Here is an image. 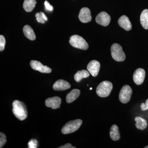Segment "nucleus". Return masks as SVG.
I'll return each mask as SVG.
<instances>
[{
    "label": "nucleus",
    "instance_id": "6ab92c4d",
    "mask_svg": "<svg viewBox=\"0 0 148 148\" xmlns=\"http://www.w3.org/2000/svg\"><path fill=\"white\" fill-rule=\"evenodd\" d=\"M140 22L143 28L148 29V10L145 9L140 15Z\"/></svg>",
    "mask_w": 148,
    "mask_h": 148
},
{
    "label": "nucleus",
    "instance_id": "c85d7f7f",
    "mask_svg": "<svg viewBox=\"0 0 148 148\" xmlns=\"http://www.w3.org/2000/svg\"><path fill=\"white\" fill-rule=\"evenodd\" d=\"M145 148H148V146H146L145 147Z\"/></svg>",
    "mask_w": 148,
    "mask_h": 148
},
{
    "label": "nucleus",
    "instance_id": "b1692460",
    "mask_svg": "<svg viewBox=\"0 0 148 148\" xmlns=\"http://www.w3.org/2000/svg\"><path fill=\"white\" fill-rule=\"evenodd\" d=\"M5 42V38L3 35H1L0 36V51H3L4 49Z\"/></svg>",
    "mask_w": 148,
    "mask_h": 148
},
{
    "label": "nucleus",
    "instance_id": "0eeeda50",
    "mask_svg": "<svg viewBox=\"0 0 148 148\" xmlns=\"http://www.w3.org/2000/svg\"><path fill=\"white\" fill-rule=\"evenodd\" d=\"M30 66L35 71H38L42 73H51V69L47 66H44L39 61L32 60L30 62Z\"/></svg>",
    "mask_w": 148,
    "mask_h": 148
},
{
    "label": "nucleus",
    "instance_id": "9b49d317",
    "mask_svg": "<svg viewBox=\"0 0 148 148\" xmlns=\"http://www.w3.org/2000/svg\"><path fill=\"white\" fill-rule=\"evenodd\" d=\"M100 67L101 65L98 61L92 60L88 65L87 69L88 71L92 76L96 77L98 75L100 71Z\"/></svg>",
    "mask_w": 148,
    "mask_h": 148
},
{
    "label": "nucleus",
    "instance_id": "1a4fd4ad",
    "mask_svg": "<svg viewBox=\"0 0 148 148\" xmlns=\"http://www.w3.org/2000/svg\"><path fill=\"white\" fill-rule=\"evenodd\" d=\"M145 75V71L144 69L141 68L137 69L133 74V79L134 82L138 85L142 84L144 82Z\"/></svg>",
    "mask_w": 148,
    "mask_h": 148
},
{
    "label": "nucleus",
    "instance_id": "412c9836",
    "mask_svg": "<svg viewBox=\"0 0 148 148\" xmlns=\"http://www.w3.org/2000/svg\"><path fill=\"white\" fill-rule=\"evenodd\" d=\"M90 75V73L86 70L78 71L74 75V79L77 82H80L83 78H86Z\"/></svg>",
    "mask_w": 148,
    "mask_h": 148
},
{
    "label": "nucleus",
    "instance_id": "ddd939ff",
    "mask_svg": "<svg viewBox=\"0 0 148 148\" xmlns=\"http://www.w3.org/2000/svg\"><path fill=\"white\" fill-rule=\"evenodd\" d=\"M71 85L68 82L63 79H59L56 81L53 86L54 90L62 91L71 88Z\"/></svg>",
    "mask_w": 148,
    "mask_h": 148
},
{
    "label": "nucleus",
    "instance_id": "a211bd4d",
    "mask_svg": "<svg viewBox=\"0 0 148 148\" xmlns=\"http://www.w3.org/2000/svg\"><path fill=\"white\" fill-rule=\"evenodd\" d=\"M36 3V0H24L23 8L27 12H31L35 8Z\"/></svg>",
    "mask_w": 148,
    "mask_h": 148
},
{
    "label": "nucleus",
    "instance_id": "6e6552de",
    "mask_svg": "<svg viewBox=\"0 0 148 148\" xmlns=\"http://www.w3.org/2000/svg\"><path fill=\"white\" fill-rule=\"evenodd\" d=\"M95 21L98 24L106 27L110 24L111 17L106 12H102L98 14L95 18Z\"/></svg>",
    "mask_w": 148,
    "mask_h": 148
},
{
    "label": "nucleus",
    "instance_id": "aec40b11",
    "mask_svg": "<svg viewBox=\"0 0 148 148\" xmlns=\"http://www.w3.org/2000/svg\"><path fill=\"white\" fill-rule=\"evenodd\" d=\"M135 121L136 122V127L138 129L143 130L145 129L147 126V122L141 117L137 116L135 118Z\"/></svg>",
    "mask_w": 148,
    "mask_h": 148
},
{
    "label": "nucleus",
    "instance_id": "5701e85b",
    "mask_svg": "<svg viewBox=\"0 0 148 148\" xmlns=\"http://www.w3.org/2000/svg\"><path fill=\"white\" fill-rule=\"evenodd\" d=\"M7 142L6 135L2 132L0 133V148H2Z\"/></svg>",
    "mask_w": 148,
    "mask_h": 148
},
{
    "label": "nucleus",
    "instance_id": "9d476101",
    "mask_svg": "<svg viewBox=\"0 0 148 148\" xmlns=\"http://www.w3.org/2000/svg\"><path fill=\"white\" fill-rule=\"evenodd\" d=\"M79 18L82 23H86L91 21L92 17L89 9L86 7L81 9L79 14Z\"/></svg>",
    "mask_w": 148,
    "mask_h": 148
},
{
    "label": "nucleus",
    "instance_id": "c756f323",
    "mask_svg": "<svg viewBox=\"0 0 148 148\" xmlns=\"http://www.w3.org/2000/svg\"><path fill=\"white\" fill-rule=\"evenodd\" d=\"M92 88H90V90H92Z\"/></svg>",
    "mask_w": 148,
    "mask_h": 148
},
{
    "label": "nucleus",
    "instance_id": "f8f14e48",
    "mask_svg": "<svg viewBox=\"0 0 148 148\" xmlns=\"http://www.w3.org/2000/svg\"><path fill=\"white\" fill-rule=\"evenodd\" d=\"M61 103V98L57 96L47 98L46 100V106L52 109H56L60 108Z\"/></svg>",
    "mask_w": 148,
    "mask_h": 148
},
{
    "label": "nucleus",
    "instance_id": "39448f33",
    "mask_svg": "<svg viewBox=\"0 0 148 148\" xmlns=\"http://www.w3.org/2000/svg\"><path fill=\"white\" fill-rule=\"evenodd\" d=\"M111 50L112 57L114 60L118 62H122L125 60V54L121 46L119 44H114L111 47Z\"/></svg>",
    "mask_w": 148,
    "mask_h": 148
},
{
    "label": "nucleus",
    "instance_id": "bb28decb",
    "mask_svg": "<svg viewBox=\"0 0 148 148\" xmlns=\"http://www.w3.org/2000/svg\"><path fill=\"white\" fill-rule=\"evenodd\" d=\"M141 108L143 111H146L148 110V99H147L145 103H142L141 105Z\"/></svg>",
    "mask_w": 148,
    "mask_h": 148
},
{
    "label": "nucleus",
    "instance_id": "f03ea898",
    "mask_svg": "<svg viewBox=\"0 0 148 148\" xmlns=\"http://www.w3.org/2000/svg\"><path fill=\"white\" fill-rule=\"evenodd\" d=\"M113 88V84L110 82L104 81L101 82L96 88L97 95L102 98H106L110 94Z\"/></svg>",
    "mask_w": 148,
    "mask_h": 148
},
{
    "label": "nucleus",
    "instance_id": "423d86ee",
    "mask_svg": "<svg viewBox=\"0 0 148 148\" xmlns=\"http://www.w3.org/2000/svg\"><path fill=\"white\" fill-rule=\"evenodd\" d=\"M132 88L127 85H125L122 88L119 95L120 101L123 104L128 103L130 101L132 95Z\"/></svg>",
    "mask_w": 148,
    "mask_h": 148
},
{
    "label": "nucleus",
    "instance_id": "f3484780",
    "mask_svg": "<svg viewBox=\"0 0 148 148\" xmlns=\"http://www.w3.org/2000/svg\"><path fill=\"white\" fill-rule=\"evenodd\" d=\"M110 136L114 141H117L120 138V134L119 127L116 125H113L110 130Z\"/></svg>",
    "mask_w": 148,
    "mask_h": 148
},
{
    "label": "nucleus",
    "instance_id": "4468645a",
    "mask_svg": "<svg viewBox=\"0 0 148 148\" xmlns=\"http://www.w3.org/2000/svg\"><path fill=\"white\" fill-rule=\"evenodd\" d=\"M118 23L119 26L126 31H130L132 29V24L129 18L125 15H123L119 18Z\"/></svg>",
    "mask_w": 148,
    "mask_h": 148
},
{
    "label": "nucleus",
    "instance_id": "cd10ccee",
    "mask_svg": "<svg viewBox=\"0 0 148 148\" xmlns=\"http://www.w3.org/2000/svg\"><path fill=\"white\" fill-rule=\"evenodd\" d=\"M59 148H75V147H73L72 145L70 143H67L64 145L61 146L59 147Z\"/></svg>",
    "mask_w": 148,
    "mask_h": 148
},
{
    "label": "nucleus",
    "instance_id": "2eb2a0df",
    "mask_svg": "<svg viewBox=\"0 0 148 148\" xmlns=\"http://www.w3.org/2000/svg\"><path fill=\"white\" fill-rule=\"evenodd\" d=\"M80 94V90L79 89L72 90L66 96V101L68 103H71L77 99Z\"/></svg>",
    "mask_w": 148,
    "mask_h": 148
},
{
    "label": "nucleus",
    "instance_id": "393cba45",
    "mask_svg": "<svg viewBox=\"0 0 148 148\" xmlns=\"http://www.w3.org/2000/svg\"><path fill=\"white\" fill-rule=\"evenodd\" d=\"M29 148H36L38 147V141L35 139H32L29 141Z\"/></svg>",
    "mask_w": 148,
    "mask_h": 148
},
{
    "label": "nucleus",
    "instance_id": "20e7f679",
    "mask_svg": "<svg viewBox=\"0 0 148 148\" xmlns=\"http://www.w3.org/2000/svg\"><path fill=\"white\" fill-rule=\"evenodd\" d=\"M69 43L73 47L82 50H86L88 48V44L85 40L78 35H73L70 37Z\"/></svg>",
    "mask_w": 148,
    "mask_h": 148
},
{
    "label": "nucleus",
    "instance_id": "7ed1b4c3",
    "mask_svg": "<svg viewBox=\"0 0 148 148\" xmlns=\"http://www.w3.org/2000/svg\"><path fill=\"white\" fill-rule=\"evenodd\" d=\"M82 123L81 119H76L67 123L62 127L61 132L64 134H68L75 132Z\"/></svg>",
    "mask_w": 148,
    "mask_h": 148
},
{
    "label": "nucleus",
    "instance_id": "4be33fe9",
    "mask_svg": "<svg viewBox=\"0 0 148 148\" xmlns=\"http://www.w3.org/2000/svg\"><path fill=\"white\" fill-rule=\"evenodd\" d=\"M35 16L37 21L39 23L45 24V21H47L48 20L47 17L43 12L36 13Z\"/></svg>",
    "mask_w": 148,
    "mask_h": 148
},
{
    "label": "nucleus",
    "instance_id": "f257e3e1",
    "mask_svg": "<svg viewBox=\"0 0 148 148\" xmlns=\"http://www.w3.org/2000/svg\"><path fill=\"white\" fill-rule=\"evenodd\" d=\"M12 112L14 114L20 121H23L28 116L27 106L23 102L15 100L12 103Z\"/></svg>",
    "mask_w": 148,
    "mask_h": 148
},
{
    "label": "nucleus",
    "instance_id": "dca6fc26",
    "mask_svg": "<svg viewBox=\"0 0 148 148\" xmlns=\"http://www.w3.org/2000/svg\"><path fill=\"white\" fill-rule=\"evenodd\" d=\"M23 32L25 36L31 40H34L36 36L34 30L29 25H25L23 29Z\"/></svg>",
    "mask_w": 148,
    "mask_h": 148
},
{
    "label": "nucleus",
    "instance_id": "a878e982",
    "mask_svg": "<svg viewBox=\"0 0 148 148\" xmlns=\"http://www.w3.org/2000/svg\"><path fill=\"white\" fill-rule=\"evenodd\" d=\"M44 4L45 7V9L49 11H52L53 10V7L51 5L50 3L47 1H46L45 2Z\"/></svg>",
    "mask_w": 148,
    "mask_h": 148
}]
</instances>
